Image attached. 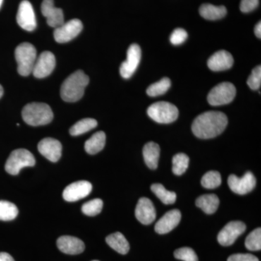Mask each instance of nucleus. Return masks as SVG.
I'll return each mask as SVG.
<instances>
[{
	"label": "nucleus",
	"mask_w": 261,
	"mask_h": 261,
	"mask_svg": "<svg viewBox=\"0 0 261 261\" xmlns=\"http://www.w3.org/2000/svg\"><path fill=\"white\" fill-rule=\"evenodd\" d=\"M227 124V117L224 113L207 111L195 118L192 130L198 138L212 139L221 135Z\"/></svg>",
	"instance_id": "f257e3e1"
},
{
	"label": "nucleus",
	"mask_w": 261,
	"mask_h": 261,
	"mask_svg": "<svg viewBox=\"0 0 261 261\" xmlns=\"http://www.w3.org/2000/svg\"><path fill=\"white\" fill-rule=\"evenodd\" d=\"M89 82V77L82 70H77L72 73L62 84V99L68 102H74L80 100L83 97L84 90Z\"/></svg>",
	"instance_id": "f03ea898"
},
{
	"label": "nucleus",
	"mask_w": 261,
	"mask_h": 261,
	"mask_svg": "<svg viewBox=\"0 0 261 261\" xmlns=\"http://www.w3.org/2000/svg\"><path fill=\"white\" fill-rule=\"evenodd\" d=\"M23 121L33 126H43L50 123L53 119L51 108L45 103H29L22 111Z\"/></svg>",
	"instance_id": "7ed1b4c3"
},
{
	"label": "nucleus",
	"mask_w": 261,
	"mask_h": 261,
	"mask_svg": "<svg viewBox=\"0 0 261 261\" xmlns=\"http://www.w3.org/2000/svg\"><path fill=\"white\" fill-rule=\"evenodd\" d=\"M15 56L19 74L27 76L32 73L37 58V49L34 46L30 43H22L15 49Z\"/></svg>",
	"instance_id": "20e7f679"
},
{
	"label": "nucleus",
	"mask_w": 261,
	"mask_h": 261,
	"mask_svg": "<svg viewBox=\"0 0 261 261\" xmlns=\"http://www.w3.org/2000/svg\"><path fill=\"white\" fill-rule=\"evenodd\" d=\"M35 163V159L32 152L25 149H15L7 161L5 171L10 174L17 175L22 168L32 167Z\"/></svg>",
	"instance_id": "39448f33"
},
{
	"label": "nucleus",
	"mask_w": 261,
	"mask_h": 261,
	"mask_svg": "<svg viewBox=\"0 0 261 261\" xmlns=\"http://www.w3.org/2000/svg\"><path fill=\"white\" fill-rule=\"evenodd\" d=\"M149 118L159 123H171L178 117V108L167 102H159L151 105L147 109Z\"/></svg>",
	"instance_id": "423d86ee"
},
{
	"label": "nucleus",
	"mask_w": 261,
	"mask_h": 261,
	"mask_svg": "<svg viewBox=\"0 0 261 261\" xmlns=\"http://www.w3.org/2000/svg\"><path fill=\"white\" fill-rule=\"evenodd\" d=\"M236 96V88L233 84L223 82L216 86L207 95V102L212 106H220L231 102Z\"/></svg>",
	"instance_id": "0eeeda50"
},
{
	"label": "nucleus",
	"mask_w": 261,
	"mask_h": 261,
	"mask_svg": "<svg viewBox=\"0 0 261 261\" xmlns=\"http://www.w3.org/2000/svg\"><path fill=\"white\" fill-rule=\"evenodd\" d=\"M246 230V225L242 221H233L228 223L218 235V242L222 246L233 245L237 239Z\"/></svg>",
	"instance_id": "6e6552de"
},
{
	"label": "nucleus",
	"mask_w": 261,
	"mask_h": 261,
	"mask_svg": "<svg viewBox=\"0 0 261 261\" xmlns=\"http://www.w3.org/2000/svg\"><path fill=\"white\" fill-rule=\"evenodd\" d=\"M83 29V24L79 19H73L66 23H63L56 29L54 37L57 42H70L76 37Z\"/></svg>",
	"instance_id": "1a4fd4ad"
},
{
	"label": "nucleus",
	"mask_w": 261,
	"mask_h": 261,
	"mask_svg": "<svg viewBox=\"0 0 261 261\" xmlns=\"http://www.w3.org/2000/svg\"><path fill=\"white\" fill-rule=\"evenodd\" d=\"M228 185L231 191L238 195H246L255 188L256 185V178L253 173H245L243 177L240 178L235 175L231 174L228 176Z\"/></svg>",
	"instance_id": "9d476101"
},
{
	"label": "nucleus",
	"mask_w": 261,
	"mask_h": 261,
	"mask_svg": "<svg viewBox=\"0 0 261 261\" xmlns=\"http://www.w3.org/2000/svg\"><path fill=\"white\" fill-rule=\"evenodd\" d=\"M142 57L141 48L138 44H132L127 51V59L120 67V73L123 78L128 80L138 68Z\"/></svg>",
	"instance_id": "9b49d317"
},
{
	"label": "nucleus",
	"mask_w": 261,
	"mask_h": 261,
	"mask_svg": "<svg viewBox=\"0 0 261 261\" xmlns=\"http://www.w3.org/2000/svg\"><path fill=\"white\" fill-rule=\"evenodd\" d=\"M17 22L27 32H32L37 27L35 13L30 2L23 0L20 3L17 14Z\"/></svg>",
	"instance_id": "f8f14e48"
},
{
	"label": "nucleus",
	"mask_w": 261,
	"mask_h": 261,
	"mask_svg": "<svg viewBox=\"0 0 261 261\" xmlns=\"http://www.w3.org/2000/svg\"><path fill=\"white\" fill-rule=\"evenodd\" d=\"M56 64V57L54 54L49 51H44L37 58L32 73L38 79L45 78L51 74L55 69Z\"/></svg>",
	"instance_id": "ddd939ff"
},
{
	"label": "nucleus",
	"mask_w": 261,
	"mask_h": 261,
	"mask_svg": "<svg viewBox=\"0 0 261 261\" xmlns=\"http://www.w3.org/2000/svg\"><path fill=\"white\" fill-rule=\"evenodd\" d=\"M92 190V185L87 181H79L70 184L63 191V197L68 202H75L88 196Z\"/></svg>",
	"instance_id": "4468645a"
},
{
	"label": "nucleus",
	"mask_w": 261,
	"mask_h": 261,
	"mask_svg": "<svg viewBox=\"0 0 261 261\" xmlns=\"http://www.w3.org/2000/svg\"><path fill=\"white\" fill-rule=\"evenodd\" d=\"M41 9L49 27L56 29L64 23L63 10L55 6L54 0H44Z\"/></svg>",
	"instance_id": "2eb2a0df"
},
{
	"label": "nucleus",
	"mask_w": 261,
	"mask_h": 261,
	"mask_svg": "<svg viewBox=\"0 0 261 261\" xmlns=\"http://www.w3.org/2000/svg\"><path fill=\"white\" fill-rule=\"evenodd\" d=\"M135 216L144 225L152 224L155 220V209L152 201L147 197H141L135 209Z\"/></svg>",
	"instance_id": "dca6fc26"
},
{
	"label": "nucleus",
	"mask_w": 261,
	"mask_h": 261,
	"mask_svg": "<svg viewBox=\"0 0 261 261\" xmlns=\"http://www.w3.org/2000/svg\"><path fill=\"white\" fill-rule=\"evenodd\" d=\"M39 152L51 162L56 163L61 157L62 145L53 138H44L38 145Z\"/></svg>",
	"instance_id": "f3484780"
},
{
	"label": "nucleus",
	"mask_w": 261,
	"mask_h": 261,
	"mask_svg": "<svg viewBox=\"0 0 261 261\" xmlns=\"http://www.w3.org/2000/svg\"><path fill=\"white\" fill-rule=\"evenodd\" d=\"M181 212L178 209L168 211L156 223L154 230L160 234H165L172 231L181 221Z\"/></svg>",
	"instance_id": "a211bd4d"
},
{
	"label": "nucleus",
	"mask_w": 261,
	"mask_h": 261,
	"mask_svg": "<svg viewBox=\"0 0 261 261\" xmlns=\"http://www.w3.org/2000/svg\"><path fill=\"white\" fill-rule=\"evenodd\" d=\"M57 246L61 252L68 255H78L85 249V245L80 239L71 236H62L58 238Z\"/></svg>",
	"instance_id": "6ab92c4d"
},
{
	"label": "nucleus",
	"mask_w": 261,
	"mask_h": 261,
	"mask_svg": "<svg viewBox=\"0 0 261 261\" xmlns=\"http://www.w3.org/2000/svg\"><path fill=\"white\" fill-rule=\"evenodd\" d=\"M233 64L232 56L226 50L216 51L207 61V66L213 71H221L229 69L232 67Z\"/></svg>",
	"instance_id": "aec40b11"
},
{
	"label": "nucleus",
	"mask_w": 261,
	"mask_h": 261,
	"mask_svg": "<svg viewBox=\"0 0 261 261\" xmlns=\"http://www.w3.org/2000/svg\"><path fill=\"white\" fill-rule=\"evenodd\" d=\"M161 154L159 145L154 142H148L143 148L144 160L146 165L150 169H156L159 166V161Z\"/></svg>",
	"instance_id": "412c9836"
},
{
	"label": "nucleus",
	"mask_w": 261,
	"mask_h": 261,
	"mask_svg": "<svg viewBox=\"0 0 261 261\" xmlns=\"http://www.w3.org/2000/svg\"><path fill=\"white\" fill-rule=\"evenodd\" d=\"M106 240L111 248L121 255H126L129 251V243L121 232L111 233L106 238Z\"/></svg>",
	"instance_id": "4be33fe9"
},
{
	"label": "nucleus",
	"mask_w": 261,
	"mask_h": 261,
	"mask_svg": "<svg viewBox=\"0 0 261 261\" xmlns=\"http://www.w3.org/2000/svg\"><path fill=\"white\" fill-rule=\"evenodd\" d=\"M199 13L202 18L209 20H219L226 16L227 10L224 6H215L211 4L201 5Z\"/></svg>",
	"instance_id": "5701e85b"
},
{
	"label": "nucleus",
	"mask_w": 261,
	"mask_h": 261,
	"mask_svg": "<svg viewBox=\"0 0 261 261\" xmlns=\"http://www.w3.org/2000/svg\"><path fill=\"white\" fill-rule=\"evenodd\" d=\"M219 202L218 196L210 194V195H202L199 197L196 200L195 204L206 214H213L217 211Z\"/></svg>",
	"instance_id": "b1692460"
},
{
	"label": "nucleus",
	"mask_w": 261,
	"mask_h": 261,
	"mask_svg": "<svg viewBox=\"0 0 261 261\" xmlns=\"http://www.w3.org/2000/svg\"><path fill=\"white\" fill-rule=\"evenodd\" d=\"M106 136L103 132H98L92 135L84 145L86 152L90 154L100 152L106 145Z\"/></svg>",
	"instance_id": "393cba45"
},
{
	"label": "nucleus",
	"mask_w": 261,
	"mask_h": 261,
	"mask_svg": "<svg viewBox=\"0 0 261 261\" xmlns=\"http://www.w3.org/2000/svg\"><path fill=\"white\" fill-rule=\"evenodd\" d=\"M151 190L158 198L162 201L166 205H171L174 203L176 200V195L175 192L168 191L163 185L161 184H154L151 186Z\"/></svg>",
	"instance_id": "a878e982"
},
{
	"label": "nucleus",
	"mask_w": 261,
	"mask_h": 261,
	"mask_svg": "<svg viewBox=\"0 0 261 261\" xmlns=\"http://www.w3.org/2000/svg\"><path fill=\"white\" fill-rule=\"evenodd\" d=\"M97 126V121L93 118H84L76 122L70 128V134L72 136H80L87 133Z\"/></svg>",
	"instance_id": "bb28decb"
},
{
	"label": "nucleus",
	"mask_w": 261,
	"mask_h": 261,
	"mask_svg": "<svg viewBox=\"0 0 261 261\" xmlns=\"http://www.w3.org/2000/svg\"><path fill=\"white\" fill-rule=\"evenodd\" d=\"M18 214V209L15 204L8 201L0 200V221H12Z\"/></svg>",
	"instance_id": "cd10ccee"
},
{
	"label": "nucleus",
	"mask_w": 261,
	"mask_h": 261,
	"mask_svg": "<svg viewBox=\"0 0 261 261\" xmlns=\"http://www.w3.org/2000/svg\"><path fill=\"white\" fill-rule=\"evenodd\" d=\"M171 80L168 78H163L159 82L149 86L147 89V95L149 97H158L164 94L171 87Z\"/></svg>",
	"instance_id": "c85d7f7f"
},
{
	"label": "nucleus",
	"mask_w": 261,
	"mask_h": 261,
	"mask_svg": "<svg viewBox=\"0 0 261 261\" xmlns=\"http://www.w3.org/2000/svg\"><path fill=\"white\" fill-rule=\"evenodd\" d=\"M190 163V159L185 153H178L173 156L172 171L175 175L181 176L187 171Z\"/></svg>",
	"instance_id": "c756f323"
},
{
	"label": "nucleus",
	"mask_w": 261,
	"mask_h": 261,
	"mask_svg": "<svg viewBox=\"0 0 261 261\" xmlns=\"http://www.w3.org/2000/svg\"><path fill=\"white\" fill-rule=\"evenodd\" d=\"M221 184V176L218 171H208L204 174L201 180V185L206 189H215Z\"/></svg>",
	"instance_id": "7c9ffc66"
},
{
	"label": "nucleus",
	"mask_w": 261,
	"mask_h": 261,
	"mask_svg": "<svg viewBox=\"0 0 261 261\" xmlns=\"http://www.w3.org/2000/svg\"><path fill=\"white\" fill-rule=\"evenodd\" d=\"M245 247L250 251H258L261 249V228H257L249 233L245 240Z\"/></svg>",
	"instance_id": "2f4dec72"
},
{
	"label": "nucleus",
	"mask_w": 261,
	"mask_h": 261,
	"mask_svg": "<svg viewBox=\"0 0 261 261\" xmlns=\"http://www.w3.org/2000/svg\"><path fill=\"white\" fill-rule=\"evenodd\" d=\"M103 202L100 199H94L82 205V212L89 216H97L102 211Z\"/></svg>",
	"instance_id": "473e14b6"
},
{
	"label": "nucleus",
	"mask_w": 261,
	"mask_h": 261,
	"mask_svg": "<svg viewBox=\"0 0 261 261\" xmlns=\"http://www.w3.org/2000/svg\"><path fill=\"white\" fill-rule=\"evenodd\" d=\"M174 257L183 261H198L197 254L190 247H181L175 250Z\"/></svg>",
	"instance_id": "72a5a7b5"
},
{
	"label": "nucleus",
	"mask_w": 261,
	"mask_h": 261,
	"mask_svg": "<svg viewBox=\"0 0 261 261\" xmlns=\"http://www.w3.org/2000/svg\"><path fill=\"white\" fill-rule=\"evenodd\" d=\"M247 85L252 90H257L260 87L261 84V67L260 65L252 70L251 75L247 80Z\"/></svg>",
	"instance_id": "f704fd0d"
},
{
	"label": "nucleus",
	"mask_w": 261,
	"mask_h": 261,
	"mask_svg": "<svg viewBox=\"0 0 261 261\" xmlns=\"http://www.w3.org/2000/svg\"><path fill=\"white\" fill-rule=\"evenodd\" d=\"M188 34L185 29H176L173 31L170 37V41L173 45H180L187 40Z\"/></svg>",
	"instance_id": "c9c22d12"
},
{
	"label": "nucleus",
	"mask_w": 261,
	"mask_h": 261,
	"mask_svg": "<svg viewBox=\"0 0 261 261\" xmlns=\"http://www.w3.org/2000/svg\"><path fill=\"white\" fill-rule=\"evenodd\" d=\"M259 5V0H242L240 3V10L247 13L256 9Z\"/></svg>",
	"instance_id": "e433bc0d"
},
{
	"label": "nucleus",
	"mask_w": 261,
	"mask_h": 261,
	"mask_svg": "<svg viewBox=\"0 0 261 261\" xmlns=\"http://www.w3.org/2000/svg\"><path fill=\"white\" fill-rule=\"evenodd\" d=\"M227 261H259L258 258L251 254H234L228 257Z\"/></svg>",
	"instance_id": "4c0bfd02"
},
{
	"label": "nucleus",
	"mask_w": 261,
	"mask_h": 261,
	"mask_svg": "<svg viewBox=\"0 0 261 261\" xmlns=\"http://www.w3.org/2000/svg\"><path fill=\"white\" fill-rule=\"evenodd\" d=\"M0 261H15L13 257L7 252H0Z\"/></svg>",
	"instance_id": "58836bf2"
},
{
	"label": "nucleus",
	"mask_w": 261,
	"mask_h": 261,
	"mask_svg": "<svg viewBox=\"0 0 261 261\" xmlns=\"http://www.w3.org/2000/svg\"><path fill=\"white\" fill-rule=\"evenodd\" d=\"M255 34L257 38L260 39L261 38V23L260 22H258L257 25L255 27Z\"/></svg>",
	"instance_id": "ea45409f"
},
{
	"label": "nucleus",
	"mask_w": 261,
	"mask_h": 261,
	"mask_svg": "<svg viewBox=\"0 0 261 261\" xmlns=\"http://www.w3.org/2000/svg\"><path fill=\"white\" fill-rule=\"evenodd\" d=\"M3 93H4V90H3V87L0 85V98L3 97Z\"/></svg>",
	"instance_id": "a19ab883"
},
{
	"label": "nucleus",
	"mask_w": 261,
	"mask_h": 261,
	"mask_svg": "<svg viewBox=\"0 0 261 261\" xmlns=\"http://www.w3.org/2000/svg\"><path fill=\"white\" fill-rule=\"evenodd\" d=\"M3 0H0V8H1L2 5H3Z\"/></svg>",
	"instance_id": "79ce46f5"
},
{
	"label": "nucleus",
	"mask_w": 261,
	"mask_h": 261,
	"mask_svg": "<svg viewBox=\"0 0 261 261\" xmlns=\"http://www.w3.org/2000/svg\"><path fill=\"white\" fill-rule=\"evenodd\" d=\"M92 261H99V260H92Z\"/></svg>",
	"instance_id": "37998d69"
}]
</instances>
